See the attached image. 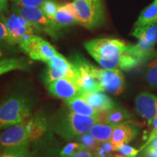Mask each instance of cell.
Masks as SVG:
<instances>
[{
  "label": "cell",
  "instance_id": "cell-6",
  "mask_svg": "<svg viewBox=\"0 0 157 157\" xmlns=\"http://www.w3.org/2000/svg\"><path fill=\"white\" fill-rule=\"evenodd\" d=\"M13 10L31 23L37 31H44L50 36H56L59 27L49 18L42 8L36 6H20L13 7Z\"/></svg>",
  "mask_w": 157,
  "mask_h": 157
},
{
  "label": "cell",
  "instance_id": "cell-8",
  "mask_svg": "<svg viewBox=\"0 0 157 157\" xmlns=\"http://www.w3.org/2000/svg\"><path fill=\"white\" fill-rule=\"evenodd\" d=\"M77 11L78 24L92 29L103 22V11L101 2H92L87 0H74L73 2Z\"/></svg>",
  "mask_w": 157,
  "mask_h": 157
},
{
  "label": "cell",
  "instance_id": "cell-40",
  "mask_svg": "<svg viewBox=\"0 0 157 157\" xmlns=\"http://www.w3.org/2000/svg\"><path fill=\"white\" fill-rule=\"evenodd\" d=\"M2 56V52H1V51H0V57Z\"/></svg>",
  "mask_w": 157,
  "mask_h": 157
},
{
  "label": "cell",
  "instance_id": "cell-34",
  "mask_svg": "<svg viewBox=\"0 0 157 157\" xmlns=\"http://www.w3.org/2000/svg\"><path fill=\"white\" fill-rule=\"evenodd\" d=\"M62 6H63V7L64 8L65 10L68 13H69L71 16H73L74 18L77 21V11H76V9L75 6L74 5L73 2L66 3Z\"/></svg>",
  "mask_w": 157,
  "mask_h": 157
},
{
  "label": "cell",
  "instance_id": "cell-15",
  "mask_svg": "<svg viewBox=\"0 0 157 157\" xmlns=\"http://www.w3.org/2000/svg\"><path fill=\"white\" fill-rule=\"evenodd\" d=\"M80 97L98 111H108L116 107L113 100L103 92L83 93Z\"/></svg>",
  "mask_w": 157,
  "mask_h": 157
},
{
  "label": "cell",
  "instance_id": "cell-31",
  "mask_svg": "<svg viewBox=\"0 0 157 157\" xmlns=\"http://www.w3.org/2000/svg\"><path fill=\"white\" fill-rule=\"evenodd\" d=\"M151 127V131L150 132H149V134L148 136L146 137V143H145L143 146L141 147L140 150H143L146 147L148 146V145L150 143L151 141L154 140V139L157 136V117L155 118L154 120L153 121V122L151 123V124L149 126Z\"/></svg>",
  "mask_w": 157,
  "mask_h": 157
},
{
  "label": "cell",
  "instance_id": "cell-24",
  "mask_svg": "<svg viewBox=\"0 0 157 157\" xmlns=\"http://www.w3.org/2000/svg\"><path fill=\"white\" fill-rule=\"evenodd\" d=\"M114 151H116L114 146L111 141L109 140L99 142L93 154L95 157H112V154Z\"/></svg>",
  "mask_w": 157,
  "mask_h": 157
},
{
  "label": "cell",
  "instance_id": "cell-39",
  "mask_svg": "<svg viewBox=\"0 0 157 157\" xmlns=\"http://www.w3.org/2000/svg\"><path fill=\"white\" fill-rule=\"evenodd\" d=\"M87 1L92 2H101V0H87Z\"/></svg>",
  "mask_w": 157,
  "mask_h": 157
},
{
  "label": "cell",
  "instance_id": "cell-11",
  "mask_svg": "<svg viewBox=\"0 0 157 157\" xmlns=\"http://www.w3.org/2000/svg\"><path fill=\"white\" fill-rule=\"evenodd\" d=\"M98 78L103 91H107L115 95L123 93L125 87L124 78L119 68H98Z\"/></svg>",
  "mask_w": 157,
  "mask_h": 157
},
{
  "label": "cell",
  "instance_id": "cell-20",
  "mask_svg": "<svg viewBox=\"0 0 157 157\" xmlns=\"http://www.w3.org/2000/svg\"><path fill=\"white\" fill-rule=\"evenodd\" d=\"M155 23H157V0H154L143 10L135 23V27L144 26Z\"/></svg>",
  "mask_w": 157,
  "mask_h": 157
},
{
  "label": "cell",
  "instance_id": "cell-32",
  "mask_svg": "<svg viewBox=\"0 0 157 157\" xmlns=\"http://www.w3.org/2000/svg\"><path fill=\"white\" fill-rule=\"evenodd\" d=\"M45 0H15L17 5L20 6H36L39 7L42 5Z\"/></svg>",
  "mask_w": 157,
  "mask_h": 157
},
{
  "label": "cell",
  "instance_id": "cell-23",
  "mask_svg": "<svg viewBox=\"0 0 157 157\" xmlns=\"http://www.w3.org/2000/svg\"><path fill=\"white\" fill-rule=\"evenodd\" d=\"M54 22L59 28L68 26V25L78 24V21L65 10L62 5L59 6L58 11L56 14V17H55Z\"/></svg>",
  "mask_w": 157,
  "mask_h": 157
},
{
  "label": "cell",
  "instance_id": "cell-5",
  "mask_svg": "<svg viewBox=\"0 0 157 157\" xmlns=\"http://www.w3.org/2000/svg\"><path fill=\"white\" fill-rule=\"evenodd\" d=\"M76 69L75 80L84 93L103 92L99 78L98 68L85 59L76 56L71 62Z\"/></svg>",
  "mask_w": 157,
  "mask_h": 157
},
{
  "label": "cell",
  "instance_id": "cell-30",
  "mask_svg": "<svg viewBox=\"0 0 157 157\" xmlns=\"http://www.w3.org/2000/svg\"><path fill=\"white\" fill-rule=\"evenodd\" d=\"M117 151H119L121 155L127 157H135L138 154L140 151V150L133 148V147L129 146L128 144H124L121 146L117 149Z\"/></svg>",
  "mask_w": 157,
  "mask_h": 157
},
{
  "label": "cell",
  "instance_id": "cell-22",
  "mask_svg": "<svg viewBox=\"0 0 157 157\" xmlns=\"http://www.w3.org/2000/svg\"><path fill=\"white\" fill-rule=\"evenodd\" d=\"M0 157H32L30 143L0 151Z\"/></svg>",
  "mask_w": 157,
  "mask_h": 157
},
{
  "label": "cell",
  "instance_id": "cell-21",
  "mask_svg": "<svg viewBox=\"0 0 157 157\" xmlns=\"http://www.w3.org/2000/svg\"><path fill=\"white\" fill-rule=\"evenodd\" d=\"M130 115L126 110L116 106L113 109L105 111V123L109 124L117 125L125 119H129Z\"/></svg>",
  "mask_w": 157,
  "mask_h": 157
},
{
  "label": "cell",
  "instance_id": "cell-18",
  "mask_svg": "<svg viewBox=\"0 0 157 157\" xmlns=\"http://www.w3.org/2000/svg\"><path fill=\"white\" fill-rule=\"evenodd\" d=\"M29 63L23 58H10L0 60V76L15 70L27 71Z\"/></svg>",
  "mask_w": 157,
  "mask_h": 157
},
{
  "label": "cell",
  "instance_id": "cell-19",
  "mask_svg": "<svg viewBox=\"0 0 157 157\" xmlns=\"http://www.w3.org/2000/svg\"><path fill=\"white\" fill-rule=\"evenodd\" d=\"M117 125L98 122L90 129L89 132L98 142H105L111 140L113 129Z\"/></svg>",
  "mask_w": 157,
  "mask_h": 157
},
{
  "label": "cell",
  "instance_id": "cell-25",
  "mask_svg": "<svg viewBox=\"0 0 157 157\" xmlns=\"http://www.w3.org/2000/svg\"><path fill=\"white\" fill-rule=\"evenodd\" d=\"M78 140L84 148L87 149L93 153L95 151L96 148L98 147V143H99V142L95 140L89 132L79 135Z\"/></svg>",
  "mask_w": 157,
  "mask_h": 157
},
{
  "label": "cell",
  "instance_id": "cell-10",
  "mask_svg": "<svg viewBox=\"0 0 157 157\" xmlns=\"http://www.w3.org/2000/svg\"><path fill=\"white\" fill-rule=\"evenodd\" d=\"M0 20H2L7 25L10 33L15 40L17 44H19L20 42L27 36L37 32V30L34 25L14 10L13 13L7 17L2 15Z\"/></svg>",
  "mask_w": 157,
  "mask_h": 157
},
{
  "label": "cell",
  "instance_id": "cell-26",
  "mask_svg": "<svg viewBox=\"0 0 157 157\" xmlns=\"http://www.w3.org/2000/svg\"><path fill=\"white\" fill-rule=\"evenodd\" d=\"M59 5L53 0H45L41 5V8L45 15L54 22L56 14L58 11Z\"/></svg>",
  "mask_w": 157,
  "mask_h": 157
},
{
  "label": "cell",
  "instance_id": "cell-3",
  "mask_svg": "<svg viewBox=\"0 0 157 157\" xmlns=\"http://www.w3.org/2000/svg\"><path fill=\"white\" fill-rule=\"evenodd\" d=\"M32 103L26 96L13 95L0 103V130L17 124L31 116Z\"/></svg>",
  "mask_w": 157,
  "mask_h": 157
},
{
  "label": "cell",
  "instance_id": "cell-41",
  "mask_svg": "<svg viewBox=\"0 0 157 157\" xmlns=\"http://www.w3.org/2000/svg\"><path fill=\"white\" fill-rule=\"evenodd\" d=\"M13 1H15V0H13Z\"/></svg>",
  "mask_w": 157,
  "mask_h": 157
},
{
  "label": "cell",
  "instance_id": "cell-38",
  "mask_svg": "<svg viewBox=\"0 0 157 157\" xmlns=\"http://www.w3.org/2000/svg\"><path fill=\"white\" fill-rule=\"evenodd\" d=\"M112 157H127V156H123V155L121 154H116V155H113Z\"/></svg>",
  "mask_w": 157,
  "mask_h": 157
},
{
  "label": "cell",
  "instance_id": "cell-28",
  "mask_svg": "<svg viewBox=\"0 0 157 157\" xmlns=\"http://www.w3.org/2000/svg\"><path fill=\"white\" fill-rule=\"evenodd\" d=\"M146 77L151 85L157 87V60L149 65Z\"/></svg>",
  "mask_w": 157,
  "mask_h": 157
},
{
  "label": "cell",
  "instance_id": "cell-36",
  "mask_svg": "<svg viewBox=\"0 0 157 157\" xmlns=\"http://www.w3.org/2000/svg\"><path fill=\"white\" fill-rule=\"evenodd\" d=\"M8 4L7 0H0V13H4L7 11Z\"/></svg>",
  "mask_w": 157,
  "mask_h": 157
},
{
  "label": "cell",
  "instance_id": "cell-1",
  "mask_svg": "<svg viewBox=\"0 0 157 157\" xmlns=\"http://www.w3.org/2000/svg\"><path fill=\"white\" fill-rule=\"evenodd\" d=\"M48 129L46 119L39 114L4 129L0 133V151L38 140Z\"/></svg>",
  "mask_w": 157,
  "mask_h": 157
},
{
  "label": "cell",
  "instance_id": "cell-33",
  "mask_svg": "<svg viewBox=\"0 0 157 157\" xmlns=\"http://www.w3.org/2000/svg\"><path fill=\"white\" fill-rule=\"evenodd\" d=\"M63 157H95L93 152L85 148H81L67 156Z\"/></svg>",
  "mask_w": 157,
  "mask_h": 157
},
{
  "label": "cell",
  "instance_id": "cell-16",
  "mask_svg": "<svg viewBox=\"0 0 157 157\" xmlns=\"http://www.w3.org/2000/svg\"><path fill=\"white\" fill-rule=\"evenodd\" d=\"M132 34L140 42L155 46L157 43V23L135 27Z\"/></svg>",
  "mask_w": 157,
  "mask_h": 157
},
{
  "label": "cell",
  "instance_id": "cell-35",
  "mask_svg": "<svg viewBox=\"0 0 157 157\" xmlns=\"http://www.w3.org/2000/svg\"><path fill=\"white\" fill-rule=\"evenodd\" d=\"M146 157H157V151L155 149L146 148Z\"/></svg>",
  "mask_w": 157,
  "mask_h": 157
},
{
  "label": "cell",
  "instance_id": "cell-27",
  "mask_svg": "<svg viewBox=\"0 0 157 157\" xmlns=\"http://www.w3.org/2000/svg\"><path fill=\"white\" fill-rule=\"evenodd\" d=\"M0 42L7 43L9 45L17 44L15 40L10 33L7 25L2 20H0Z\"/></svg>",
  "mask_w": 157,
  "mask_h": 157
},
{
  "label": "cell",
  "instance_id": "cell-2",
  "mask_svg": "<svg viewBox=\"0 0 157 157\" xmlns=\"http://www.w3.org/2000/svg\"><path fill=\"white\" fill-rule=\"evenodd\" d=\"M126 42L118 39L102 38L88 41L84 47L90 56L106 69L119 68L121 58L126 52Z\"/></svg>",
  "mask_w": 157,
  "mask_h": 157
},
{
  "label": "cell",
  "instance_id": "cell-17",
  "mask_svg": "<svg viewBox=\"0 0 157 157\" xmlns=\"http://www.w3.org/2000/svg\"><path fill=\"white\" fill-rule=\"evenodd\" d=\"M66 103L71 111L82 115L99 116L103 111L95 109L80 96L66 100Z\"/></svg>",
  "mask_w": 157,
  "mask_h": 157
},
{
  "label": "cell",
  "instance_id": "cell-14",
  "mask_svg": "<svg viewBox=\"0 0 157 157\" xmlns=\"http://www.w3.org/2000/svg\"><path fill=\"white\" fill-rule=\"evenodd\" d=\"M138 129L132 124L122 123L117 124L113 129L111 143L114 146L116 151L124 144H127L137 136Z\"/></svg>",
  "mask_w": 157,
  "mask_h": 157
},
{
  "label": "cell",
  "instance_id": "cell-29",
  "mask_svg": "<svg viewBox=\"0 0 157 157\" xmlns=\"http://www.w3.org/2000/svg\"><path fill=\"white\" fill-rule=\"evenodd\" d=\"M81 148H84L81 144L78 142H72L68 143L62 149L61 152H60V156H67L69 155L72 154L73 153L76 152V151L79 150Z\"/></svg>",
  "mask_w": 157,
  "mask_h": 157
},
{
  "label": "cell",
  "instance_id": "cell-9",
  "mask_svg": "<svg viewBox=\"0 0 157 157\" xmlns=\"http://www.w3.org/2000/svg\"><path fill=\"white\" fill-rule=\"evenodd\" d=\"M48 69L44 82L47 84L62 78H75L76 69L74 64L69 62L61 54L58 53L47 62Z\"/></svg>",
  "mask_w": 157,
  "mask_h": 157
},
{
  "label": "cell",
  "instance_id": "cell-37",
  "mask_svg": "<svg viewBox=\"0 0 157 157\" xmlns=\"http://www.w3.org/2000/svg\"><path fill=\"white\" fill-rule=\"evenodd\" d=\"M146 148H153V149H155V150L157 151V136L155 137V138L151 141V142L149 143V144L146 147Z\"/></svg>",
  "mask_w": 157,
  "mask_h": 157
},
{
  "label": "cell",
  "instance_id": "cell-7",
  "mask_svg": "<svg viewBox=\"0 0 157 157\" xmlns=\"http://www.w3.org/2000/svg\"><path fill=\"white\" fill-rule=\"evenodd\" d=\"M19 46L31 59L45 63L59 53L48 42L34 34L21 41Z\"/></svg>",
  "mask_w": 157,
  "mask_h": 157
},
{
  "label": "cell",
  "instance_id": "cell-12",
  "mask_svg": "<svg viewBox=\"0 0 157 157\" xmlns=\"http://www.w3.org/2000/svg\"><path fill=\"white\" fill-rule=\"evenodd\" d=\"M49 92L55 97L66 100L78 97L84 93L75 78H62L48 84Z\"/></svg>",
  "mask_w": 157,
  "mask_h": 157
},
{
  "label": "cell",
  "instance_id": "cell-4",
  "mask_svg": "<svg viewBox=\"0 0 157 157\" xmlns=\"http://www.w3.org/2000/svg\"><path fill=\"white\" fill-rule=\"evenodd\" d=\"M103 111L99 116H87L71 111L61 117L56 130L66 139L79 136L89 132L95 124L101 122Z\"/></svg>",
  "mask_w": 157,
  "mask_h": 157
},
{
  "label": "cell",
  "instance_id": "cell-13",
  "mask_svg": "<svg viewBox=\"0 0 157 157\" xmlns=\"http://www.w3.org/2000/svg\"><path fill=\"white\" fill-rule=\"evenodd\" d=\"M135 109L149 127L157 117V96L149 93H140L135 99Z\"/></svg>",
  "mask_w": 157,
  "mask_h": 157
}]
</instances>
